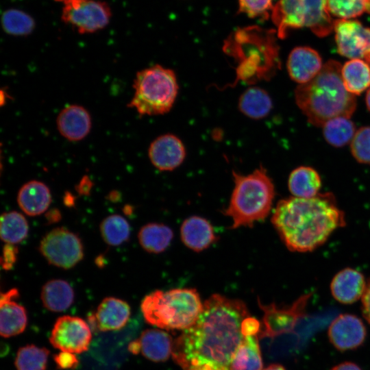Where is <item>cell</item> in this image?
Returning a JSON list of instances; mask_svg holds the SVG:
<instances>
[{
	"label": "cell",
	"mask_w": 370,
	"mask_h": 370,
	"mask_svg": "<svg viewBox=\"0 0 370 370\" xmlns=\"http://www.w3.org/2000/svg\"><path fill=\"white\" fill-rule=\"evenodd\" d=\"M249 316L242 300L212 295L196 322L174 341L173 359L183 370H230Z\"/></svg>",
	"instance_id": "cell-1"
},
{
	"label": "cell",
	"mask_w": 370,
	"mask_h": 370,
	"mask_svg": "<svg viewBox=\"0 0 370 370\" xmlns=\"http://www.w3.org/2000/svg\"><path fill=\"white\" fill-rule=\"evenodd\" d=\"M271 223L290 251L308 252L325 243L346 221L334 195L325 193L312 198L290 197L280 200Z\"/></svg>",
	"instance_id": "cell-2"
},
{
	"label": "cell",
	"mask_w": 370,
	"mask_h": 370,
	"mask_svg": "<svg viewBox=\"0 0 370 370\" xmlns=\"http://www.w3.org/2000/svg\"><path fill=\"white\" fill-rule=\"evenodd\" d=\"M341 67L338 62L330 60L312 80L295 89L297 105L315 126L323 127L328 121L338 116L349 118L356 110L355 95L344 86Z\"/></svg>",
	"instance_id": "cell-3"
},
{
	"label": "cell",
	"mask_w": 370,
	"mask_h": 370,
	"mask_svg": "<svg viewBox=\"0 0 370 370\" xmlns=\"http://www.w3.org/2000/svg\"><path fill=\"white\" fill-rule=\"evenodd\" d=\"M232 175L234 187L223 213L231 218V229L251 227L269 214L275 195L274 184L262 166L246 175L233 171Z\"/></svg>",
	"instance_id": "cell-4"
},
{
	"label": "cell",
	"mask_w": 370,
	"mask_h": 370,
	"mask_svg": "<svg viewBox=\"0 0 370 370\" xmlns=\"http://www.w3.org/2000/svg\"><path fill=\"white\" fill-rule=\"evenodd\" d=\"M199 295L195 288L156 290L142 300L140 309L150 325L165 330H186L192 326L202 310Z\"/></svg>",
	"instance_id": "cell-5"
},
{
	"label": "cell",
	"mask_w": 370,
	"mask_h": 370,
	"mask_svg": "<svg viewBox=\"0 0 370 370\" xmlns=\"http://www.w3.org/2000/svg\"><path fill=\"white\" fill-rule=\"evenodd\" d=\"M134 95L128 107L140 115H160L170 111L179 86L175 72L161 65L139 71L133 83Z\"/></svg>",
	"instance_id": "cell-6"
},
{
	"label": "cell",
	"mask_w": 370,
	"mask_h": 370,
	"mask_svg": "<svg viewBox=\"0 0 370 370\" xmlns=\"http://www.w3.org/2000/svg\"><path fill=\"white\" fill-rule=\"evenodd\" d=\"M271 18L278 36L284 38L291 29L308 27L318 36L334 29L326 0H279L272 8Z\"/></svg>",
	"instance_id": "cell-7"
},
{
	"label": "cell",
	"mask_w": 370,
	"mask_h": 370,
	"mask_svg": "<svg viewBox=\"0 0 370 370\" xmlns=\"http://www.w3.org/2000/svg\"><path fill=\"white\" fill-rule=\"evenodd\" d=\"M39 251L49 264L69 269L84 258V247L79 236L64 227H57L41 239Z\"/></svg>",
	"instance_id": "cell-8"
},
{
	"label": "cell",
	"mask_w": 370,
	"mask_h": 370,
	"mask_svg": "<svg viewBox=\"0 0 370 370\" xmlns=\"http://www.w3.org/2000/svg\"><path fill=\"white\" fill-rule=\"evenodd\" d=\"M62 3V21L81 34L104 29L112 17L109 5L99 0H65Z\"/></svg>",
	"instance_id": "cell-9"
},
{
	"label": "cell",
	"mask_w": 370,
	"mask_h": 370,
	"mask_svg": "<svg viewBox=\"0 0 370 370\" xmlns=\"http://www.w3.org/2000/svg\"><path fill=\"white\" fill-rule=\"evenodd\" d=\"M91 339L89 324L82 318L70 315L56 319L49 336L53 347L62 352L73 354L86 352Z\"/></svg>",
	"instance_id": "cell-10"
},
{
	"label": "cell",
	"mask_w": 370,
	"mask_h": 370,
	"mask_svg": "<svg viewBox=\"0 0 370 370\" xmlns=\"http://www.w3.org/2000/svg\"><path fill=\"white\" fill-rule=\"evenodd\" d=\"M310 297V293L304 294L291 305L283 307L275 304L264 305L259 301L260 308L264 312V329L261 336L273 338L293 331L298 321L305 316Z\"/></svg>",
	"instance_id": "cell-11"
},
{
	"label": "cell",
	"mask_w": 370,
	"mask_h": 370,
	"mask_svg": "<svg viewBox=\"0 0 370 370\" xmlns=\"http://www.w3.org/2000/svg\"><path fill=\"white\" fill-rule=\"evenodd\" d=\"M334 30L338 52L351 59L365 60L370 54V29L356 21L338 19Z\"/></svg>",
	"instance_id": "cell-12"
},
{
	"label": "cell",
	"mask_w": 370,
	"mask_h": 370,
	"mask_svg": "<svg viewBox=\"0 0 370 370\" xmlns=\"http://www.w3.org/2000/svg\"><path fill=\"white\" fill-rule=\"evenodd\" d=\"M367 330L362 321L352 314H341L329 326L330 343L340 351L354 349L365 341Z\"/></svg>",
	"instance_id": "cell-13"
},
{
	"label": "cell",
	"mask_w": 370,
	"mask_h": 370,
	"mask_svg": "<svg viewBox=\"0 0 370 370\" xmlns=\"http://www.w3.org/2000/svg\"><path fill=\"white\" fill-rule=\"evenodd\" d=\"M148 156L156 169L169 171L175 169L184 162L186 149L177 136L166 134L159 136L151 143Z\"/></svg>",
	"instance_id": "cell-14"
},
{
	"label": "cell",
	"mask_w": 370,
	"mask_h": 370,
	"mask_svg": "<svg viewBox=\"0 0 370 370\" xmlns=\"http://www.w3.org/2000/svg\"><path fill=\"white\" fill-rule=\"evenodd\" d=\"M131 314L130 305L114 297L104 298L95 314L88 317L89 325L100 332L119 330L127 323Z\"/></svg>",
	"instance_id": "cell-15"
},
{
	"label": "cell",
	"mask_w": 370,
	"mask_h": 370,
	"mask_svg": "<svg viewBox=\"0 0 370 370\" xmlns=\"http://www.w3.org/2000/svg\"><path fill=\"white\" fill-rule=\"evenodd\" d=\"M18 296V291L15 288L1 293L0 333L4 338L18 335L26 328L27 312L22 305L16 301Z\"/></svg>",
	"instance_id": "cell-16"
},
{
	"label": "cell",
	"mask_w": 370,
	"mask_h": 370,
	"mask_svg": "<svg viewBox=\"0 0 370 370\" xmlns=\"http://www.w3.org/2000/svg\"><path fill=\"white\" fill-rule=\"evenodd\" d=\"M56 125L62 136L69 141L76 142L84 139L90 133L91 116L84 107L72 104L60 112Z\"/></svg>",
	"instance_id": "cell-17"
},
{
	"label": "cell",
	"mask_w": 370,
	"mask_h": 370,
	"mask_svg": "<svg viewBox=\"0 0 370 370\" xmlns=\"http://www.w3.org/2000/svg\"><path fill=\"white\" fill-rule=\"evenodd\" d=\"M286 66L290 77L299 84L312 80L323 67L319 53L308 47L294 48L288 56Z\"/></svg>",
	"instance_id": "cell-18"
},
{
	"label": "cell",
	"mask_w": 370,
	"mask_h": 370,
	"mask_svg": "<svg viewBox=\"0 0 370 370\" xmlns=\"http://www.w3.org/2000/svg\"><path fill=\"white\" fill-rule=\"evenodd\" d=\"M367 282L360 271L345 268L337 273L330 284L333 297L343 304H351L362 298Z\"/></svg>",
	"instance_id": "cell-19"
},
{
	"label": "cell",
	"mask_w": 370,
	"mask_h": 370,
	"mask_svg": "<svg viewBox=\"0 0 370 370\" xmlns=\"http://www.w3.org/2000/svg\"><path fill=\"white\" fill-rule=\"evenodd\" d=\"M180 236L182 243L196 252L208 249L218 240L212 224L199 216L190 217L183 221Z\"/></svg>",
	"instance_id": "cell-20"
},
{
	"label": "cell",
	"mask_w": 370,
	"mask_h": 370,
	"mask_svg": "<svg viewBox=\"0 0 370 370\" xmlns=\"http://www.w3.org/2000/svg\"><path fill=\"white\" fill-rule=\"evenodd\" d=\"M17 203L25 214L30 217L40 215L48 209L51 203L50 189L40 181H29L19 189Z\"/></svg>",
	"instance_id": "cell-21"
},
{
	"label": "cell",
	"mask_w": 370,
	"mask_h": 370,
	"mask_svg": "<svg viewBox=\"0 0 370 370\" xmlns=\"http://www.w3.org/2000/svg\"><path fill=\"white\" fill-rule=\"evenodd\" d=\"M140 352L153 362H164L172 355L173 339L166 332L158 329L144 330L138 338Z\"/></svg>",
	"instance_id": "cell-22"
},
{
	"label": "cell",
	"mask_w": 370,
	"mask_h": 370,
	"mask_svg": "<svg viewBox=\"0 0 370 370\" xmlns=\"http://www.w3.org/2000/svg\"><path fill=\"white\" fill-rule=\"evenodd\" d=\"M40 299L44 307L51 312H62L73 303L75 293L66 280L53 279L47 282L41 289Z\"/></svg>",
	"instance_id": "cell-23"
},
{
	"label": "cell",
	"mask_w": 370,
	"mask_h": 370,
	"mask_svg": "<svg viewBox=\"0 0 370 370\" xmlns=\"http://www.w3.org/2000/svg\"><path fill=\"white\" fill-rule=\"evenodd\" d=\"M288 186L293 197L312 198L319 194L321 180L315 169L301 166L291 171L288 180Z\"/></svg>",
	"instance_id": "cell-24"
},
{
	"label": "cell",
	"mask_w": 370,
	"mask_h": 370,
	"mask_svg": "<svg viewBox=\"0 0 370 370\" xmlns=\"http://www.w3.org/2000/svg\"><path fill=\"white\" fill-rule=\"evenodd\" d=\"M238 109L243 114L252 119L266 117L273 108L269 93L258 86H251L240 96Z\"/></svg>",
	"instance_id": "cell-25"
},
{
	"label": "cell",
	"mask_w": 370,
	"mask_h": 370,
	"mask_svg": "<svg viewBox=\"0 0 370 370\" xmlns=\"http://www.w3.org/2000/svg\"><path fill=\"white\" fill-rule=\"evenodd\" d=\"M341 77L346 90L354 95L370 88V65L363 59H351L341 67Z\"/></svg>",
	"instance_id": "cell-26"
},
{
	"label": "cell",
	"mask_w": 370,
	"mask_h": 370,
	"mask_svg": "<svg viewBox=\"0 0 370 370\" xmlns=\"http://www.w3.org/2000/svg\"><path fill=\"white\" fill-rule=\"evenodd\" d=\"M173 237L172 230L158 223H149L143 225L138 234L142 248L151 254H160L170 245Z\"/></svg>",
	"instance_id": "cell-27"
},
{
	"label": "cell",
	"mask_w": 370,
	"mask_h": 370,
	"mask_svg": "<svg viewBox=\"0 0 370 370\" xmlns=\"http://www.w3.org/2000/svg\"><path fill=\"white\" fill-rule=\"evenodd\" d=\"M262 366L257 335L245 336L232 358L230 370H262Z\"/></svg>",
	"instance_id": "cell-28"
},
{
	"label": "cell",
	"mask_w": 370,
	"mask_h": 370,
	"mask_svg": "<svg viewBox=\"0 0 370 370\" xmlns=\"http://www.w3.org/2000/svg\"><path fill=\"white\" fill-rule=\"evenodd\" d=\"M29 232L25 217L16 211L3 212L0 220V236L8 244L16 245L25 240Z\"/></svg>",
	"instance_id": "cell-29"
},
{
	"label": "cell",
	"mask_w": 370,
	"mask_h": 370,
	"mask_svg": "<svg viewBox=\"0 0 370 370\" xmlns=\"http://www.w3.org/2000/svg\"><path fill=\"white\" fill-rule=\"evenodd\" d=\"M356 127L349 117L338 116L328 121L323 125L325 140L331 145L340 147L352 142Z\"/></svg>",
	"instance_id": "cell-30"
},
{
	"label": "cell",
	"mask_w": 370,
	"mask_h": 370,
	"mask_svg": "<svg viewBox=\"0 0 370 370\" xmlns=\"http://www.w3.org/2000/svg\"><path fill=\"white\" fill-rule=\"evenodd\" d=\"M103 241L110 246H118L130 238V226L125 218L119 214H111L104 218L99 225Z\"/></svg>",
	"instance_id": "cell-31"
},
{
	"label": "cell",
	"mask_w": 370,
	"mask_h": 370,
	"mask_svg": "<svg viewBox=\"0 0 370 370\" xmlns=\"http://www.w3.org/2000/svg\"><path fill=\"white\" fill-rule=\"evenodd\" d=\"M1 24L5 33L16 36L30 34L36 25L32 16L15 8L8 9L3 13Z\"/></svg>",
	"instance_id": "cell-32"
},
{
	"label": "cell",
	"mask_w": 370,
	"mask_h": 370,
	"mask_svg": "<svg viewBox=\"0 0 370 370\" xmlns=\"http://www.w3.org/2000/svg\"><path fill=\"white\" fill-rule=\"evenodd\" d=\"M49 354L45 347L27 345L18 349L14 365L16 370H45Z\"/></svg>",
	"instance_id": "cell-33"
},
{
	"label": "cell",
	"mask_w": 370,
	"mask_h": 370,
	"mask_svg": "<svg viewBox=\"0 0 370 370\" xmlns=\"http://www.w3.org/2000/svg\"><path fill=\"white\" fill-rule=\"evenodd\" d=\"M326 3L330 13L341 19L370 13V0H326Z\"/></svg>",
	"instance_id": "cell-34"
},
{
	"label": "cell",
	"mask_w": 370,
	"mask_h": 370,
	"mask_svg": "<svg viewBox=\"0 0 370 370\" xmlns=\"http://www.w3.org/2000/svg\"><path fill=\"white\" fill-rule=\"evenodd\" d=\"M350 148L352 156L358 162L370 164V126L356 130Z\"/></svg>",
	"instance_id": "cell-35"
},
{
	"label": "cell",
	"mask_w": 370,
	"mask_h": 370,
	"mask_svg": "<svg viewBox=\"0 0 370 370\" xmlns=\"http://www.w3.org/2000/svg\"><path fill=\"white\" fill-rule=\"evenodd\" d=\"M239 12L251 18L267 16L272 10V0H238Z\"/></svg>",
	"instance_id": "cell-36"
},
{
	"label": "cell",
	"mask_w": 370,
	"mask_h": 370,
	"mask_svg": "<svg viewBox=\"0 0 370 370\" xmlns=\"http://www.w3.org/2000/svg\"><path fill=\"white\" fill-rule=\"evenodd\" d=\"M58 369L62 370L74 369L79 365V360L75 354L62 352L53 356Z\"/></svg>",
	"instance_id": "cell-37"
},
{
	"label": "cell",
	"mask_w": 370,
	"mask_h": 370,
	"mask_svg": "<svg viewBox=\"0 0 370 370\" xmlns=\"http://www.w3.org/2000/svg\"><path fill=\"white\" fill-rule=\"evenodd\" d=\"M18 249L16 245L5 243L2 256L1 257V265L5 271L12 269L17 260Z\"/></svg>",
	"instance_id": "cell-38"
},
{
	"label": "cell",
	"mask_w": 370,
	"mask_h": 370,
	"mask_svg": "<svg viewBox=\"0 0 370 370\" xmlns=\"http://www.w3.org/2000/svg\"><path fill=\"white\" fill-rule=\"evenodd\" d=\"M362 312L365 319L370 324V280L367 284L362 297Z\"/></svg>",
	"instance_id": "cell-39"
},
{
	"label": "cell",
	"mask_w": 370,
	"mask_h": 370,
	"mask_svg": "<svg viewBox=\"0 0 370 370\" xmlns=\"http://www.w3.org/2000/svg\"><path fill=\"white\" fill-rule=\"evenodd\" d=\"M92 182L88 176H84L76 187V190L79 195H87L90 193L92 187Z\"/></svg>",
	"instance_id": "cell-40"
},
{
	"label": "cell",
	"mask_w": 370,
	"mask_h": 370,
	"mask_svg": "<svg viewBox=\"0 0 370 370\" xmlns=\"http://www.w3.org/2000/svg\"><path fill=\"white\" fill-rule=\"evenodd\" d=\"M330 370H362L356 364L352 362H343L334 367Z\"/></svg>",
	"instance_id": "cell-41"
},
{
	"label": "cell",
	"mask_w": 370,
	"mask_h": 370,
	"mask_svg": "<svg viewBox=\"0 0 370 370\" xmlns=\"http://www.w3.org/2000/svg\"><path fill=\"white\" fill-rule=\"evenodd\" d=\"M46 219L49 223H56L60 220L61 213L57 209H51L46 214Z\"/></svg>",
	"instance_id": "cell-42"
},
{
	"label": "cell",
	"mask_w": 370,
	"mask_h": 370,
	"mask_svg": "<svg viewBox=\"0 0 370 370\" xmlns=\"http://www.w3.org/2000/svg\"><path fill=\"white\" fill-rule=\"evenodd\" d=\"M127 349L131 354L134 355L140 353V344L138 338L130 342L128 345Z\"/></svg>",
	"instance_id": "cell-43"
},
{
	"label": "cell",
	"mask_w": 370,
	"mask_h": 370,
	"mask_svg": "<svg viewBox=\"0 0 370 370\" xmlns=\"http://www.w3.org/2000/svg\"><path fill=\"white\" fill-rule=\"evenodd\" d=\"M63 199L64 203L66 206H72L74 205L75 198L71 193L66 192Z\"/></svg>",
	"instance_id": "cell-44"
},
{
	"label": "cell",
	"mask_w": 370,
	"mask_h": 370,
	"mask_svg": "<svg viewBox=\"0 0 370 370\" xmlns=\"http://www.w3.org/2000/svg\"><path fill=\"white\" fill-rule=\"evenodd\" d=\"M262 370H286L282 365L280 364H272Z\"/></svg>",
	"instance_id": "cell-45"
},
{
	"label": "cell",
	"mask_w": 370,
	"mask_h": 370,
	"mask_svg": "<svg viewBox=\"0 0 370 370\" xmlns=\"http://www.w3.org/2000/svg\"><path fill=\"white\" fill-rule=\"evenodd\" d=\"M119 197H120V195L119 193L116 191V190H114V191H112L110 194H109V199L112 201H114V202H116L117 201L118 199H119Z\"/></svg>",
	"instance_id": "cell-46"
},
{
	"label": "cell",
	"mask_w": 370,
	"mask_h": 370,
	"mask_svg": "<svg viewBox=\"0 0 370 370\" xmlns=\"http://www.w3.org/2000/svg\"><path fill=\"white\" fill-rule=\"evenodd\" d=\"M365 102L368 110L370 111V88L368 90L366 97Z\"/></svg>",
	"instance_id": "cell-47"
},
{
	"label": "cell",
	"mask_w": 370,
	"mask_h": 370,
	"mask_svg": "<svg viewBox=\"0 0 370 370\" xmlns=\"http://www.w3.org/2000/svg\"><path fill=\"white\" fill-rule=\"evenodd\" d=\"M365 60L369 63L370 65V54L368 56V57L365 59Z\"/></svg>",
	"instance_id": "cell-48"
},
{
	"label": "cell",
	"mask_w": 370,
	"mask_h": 370,
	"mask_svg": "<svg viewBox=\"0 0 370 370\" xmlns=\"http://www.w3.org/2000/svg\"><path fill=\"white\" fill-rule=\"evenodd\" d=\"M57 2H61V3H63L65 0H54Z\"/></svg>",
	"instance_id": "cell-49"
}]
</instances>
